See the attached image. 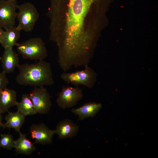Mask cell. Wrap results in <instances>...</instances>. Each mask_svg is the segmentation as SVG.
<instances>
[{
    "label": "cell",
    "instance_id": "cell-22",
    "mask_svg": "<svg viewBox=\"0 0 158 158\" xmlns=\"http://www.w3.org/2000/svg\"><path fill=\"white\" fill-rule=\"evenodd\" d=\"M1 56H0V61H1Z\"/></svg>",
    "mask_w": 158,
    "mask_h": 158
},
{
    "label": "cell",
    "instance_id": "cell-20",
    "mask_svg": "<svg viewBox=\"0 0 158 158\" xmlns=\"http://www.w3.org/2000/svg\"><path fill=\"white\" fill-rule=\"evenodd\" d=\"M4 31V30L3 29V28L0 26V43L2 35Z\"/></svg>",
    "mask_w": 158,
    "mask_h": 158
},
{
    "label": "cell",
    "instance_id": "cell-3",
    "mask_svg": "<svg viewBox=\"0 0 158 158\" xmlns=\"http://www.w3.org/2000/svg\"><path fill=\"white\" fill-rule=\"evenodd\" d=\"M15 46L24 59L44 60L48 56L45 44L40 37L32 38L21 43L17 42Z\"/></svg>",
    "mask_w": 158,
    "mask_h": 158
},
{
    "label": "cell",
    "instance_id": "cell-5",
    "mask_svg": "<svg viewBox=\"0 0 158 158\" xmlns=\"http://www.w3.org/2000/svg\"><path fill=\"white\" fill-rule=\"evenodd\" d=\"M61 78L64 82L76 86L82 85L88 88H92L96 80L97 75L87 65L83 70L73 73L63 72Z\"/></svg>",
    "mask_w": 158,
    "mask_h": 158
},
{
    "label": "cell",
    "instance_id": "cell-14",
    "mask_svg": "<svg viewBox=\"0 0 158 158\" xmlns=\"http://www.w3.org/2000/svg\"><path fill=\"white\" fill-rule=\"evenodd\" d=\"M7 112L5 117L6 122L3 123L2 127L4 128H13L19 133L21 132L20 129L25 122V116L17 111L15 112L8 111Z\"/></svg>",
    "mask_w": 158,
    "mask_h": 158
},
{
    "label": "cell",
    "instance_id": "cell-4",
    "mask_svg": "<svg viewBox=\"0 0 158 158\" xmlns=\"http://www.w3.org/2000/svg\"><path fill=\"white\" fill-rule=\"evenodd\" d=\"M18 9L17 28L26 32L32 31L39 17L37 8L32 4L26 2L18 5Z\"/></svg>",
    "mask_w": 158,
    "mask_h": 158
},
{
    "label": "cell",
    "instance_id": "cell-13",
    "mask_svg": "<svg viewBox=\"0 0 158 158\" xmlns=\"http://www.w3.org/2000/svg\"><path fill=\"white\" fill-rule=\"evenodd\" d=\"M20 31L17 27L14 26L4 31L0 44L4 49L13 48L16 45L20 37Z\"/></svg>",
    "mask_w": 158,
    "mask_h": 158
},
{
    "label": "cell",
    "instance_id": "cell-21",
    "mask_svg": "<svg viewBox=\"0 0 158 158\" xmlns=\"http://www.w3.org/2000/svg\"><path fill=\"white\" fill-rule=\"evenodd\" d=\"M2 114L0 112V128L2 127L3 123L2 122Z\"/></svg>",
    "mask_w": 158,
    "mask_h": 158
},
{
    "label": "cell",
    "instance_id": "cell-2",
    "mask_svg": "<svg viewBox=\"0 0 158 158\" xmlns=\"http://www.w3.org/2000/svg\"><path fill=\"white\" fill-rule=\"evenodd\" d=\"M18 68L19 73L15 80L19 85L37 87L51 86L54 83L51 65L44 60L35 63L19 65Z\"/></svg>",
    "mask_w": 158,
    "mask_h": 158
},
{
    "label": "cell",
    "instance_id": "cell-18",
    "mask_svg": "<svg viewBox=\"0 0 158 158\" xmlns=\"http://www.w3.org/2000/svg\"><path fill=\"white\" fill-rule=\"evenodd\" d=\"M0 148L8 150H11L14 148V140L11 134H1L0 135Z\"/></svg>",
    "mask_w": 158,
    "mask_h": 158
},
{
    "label": "cell",
    "instance_id": "cell-10",
    "mask_svg": "<svg viewBox=\"0 0 158 158\" xmlns=\"http://www.w3.org/2000/svg\"><path fill=\"white\" fill-rule=\"evenodd\" d=\"M1 61L3 71L6 73L13 72L20 65L18 54L13 48L4 49Z\"/></svg>",
    "mask_w": 158,
    "mask_h": 158
},
{
    "label": "cell",
    "instance_id": "cell-12",
    "mask_svg": "<svg viewBox=\"0 0 158 158\" xmlns=\"http://www.w3.org/2000/svg\"><path fill=\"white\" fill-rule=\"evenodd\" d=\"M79 129L78 126L71 120L66 119L60 122L55 130L60 139L71 138L76 135Z\"/></svg>",
    "mask_w": 158,
    "mask_h": 158
},
{
    "label": "cell",
    "instance_id": "cell-15",
    "mask_svg": "<svg viewBox=\"0 0 158 158\" xmlns=\"http://www.w3.org/2000/svg\"><path fill=\"white\" fill-rule=\"evenodd\" d=\"M19 137L14 141V148L17 153L29 155L36 150L34 143H32L25 134L19 133Z\"/></svg>",
    "mask_w": 158,
    "mask_h": 158
},
{
    "label": "cell",
    "instance_id": "cell-16",
    "mask_svg": "<svg viewBox=\"0 0 158 158\" xmlns=\"http://www.w3.org/2000/svg\"><path fill=\"white\" fill-rule=\"evenodd\" d=\"M100 103L89 102L76 109H73L72 112L83 120L86 118L94 116L101 108Z\"/></svg>",
    "mask_w": 158,
    "mask_h": 158
},
{
    "label": "cell",
    "instance_id": "cell-11",
    "mask_svg": "<svg viewBox=\"0 0 158 158\" xmlns=\"http://www.w3.org/2000/svg\"><path fill=\"white\" fill-rule=\"evenodd\" d=\"M17 93L16 91L7 87L0 91V112L4 113L12 107L16 105Z\"/></svg>",
    "mask_w": 158,
    "mask_h": 158
},
{
    "label": "cell",
    "instance_id": "cell-19",
    "mask_svg": "<svg viewBox=\"0 0 158 158\" xmlns=\"http://www.w3.org/2000/svg\"><path fill=\"white\" fill-rule=\"evenodd\" d=\"M6 74L3 71L0 72V91L6 88L9 83V81Z\"/></svg>",
    "mask_w": 158,
    "mask_h": 158
},
{
    "label": "cell",
    "instance_id": "cell-9",
    "mask_svg": "<svg viewBox=\"0 0 158 158\" xmlns=\"http://www.w3.org/2000/svg\"><path fill=\"white\" fill-rule=\"evenodd\" d=\"M30 131L31 137L35 139L34 144H51L52 142L53 136L55 133V130L50 129L43 123L32 124L30 127Z\"/></svg>",
    "mask_w": 158,
    "mask_h": 158
},
{
    "label": "cell",
    "instance_id": "cell-7",
    "mask_svg": "<svg viewBox=\"0 0 158 158\" xmlns=\"http://www.w3.org/2000/svg\"><path fill=\"white\" fill-rule=\"evenodd\" d=\"M29 95L37 113L43 114L49 112L51 102L50 96L45 87H35Z\"/></svg>",
    "mask_w": 158,
    "mask_h": 158
},
{
    "label": "cell",
    "instance_id": "cell-6",
    "mask_svg": "<svg viewBox=\"0 0 158 158\" xmlns=\"http://www.w3.org/2000/svg\"><path fill=\"white\" fill-rule=\"evenodd\" d=\"M18 5L16 0H0V26L5 30L14 26Z\"/></svg>",
    "mask_w": 158,
    "mask_h": 158
},
{
    "label": "cell",
    "instance_id": "cell-23",
    "mask_svg": "<svg viewBox=\"0 0 158 158\" xmlns=\"http://www.w3.org/2000/svg\"></svg>",
    "mask_w": 158,
    "mask_h": 158
},
{
    "label": "cell",
    "instance_id": "cell-17",
    "mask_svg": "<svg viewBox=\"0 0 158 158\" xmlns=\"http://www.w3.org/2000/svg\"><path fill=\"white\" fill-rule=\"evenodd\" d=\"M17 111L26 116L37 114L29 95L23 94L20 102L16 105Z\"/></svg>",
    "mask_w": 158,
    "mask_h": 158
},
{
    "label": "cell",
    "instance_id": "cell-1",
    "mask_svg": "<svg viewBox=\"0 0 158 158\" xmlns=\"http://www.w3.org/2000/svg\"><path fill=\"white\" fill-rule=\"evenodd\" d=\"M100 0H53L47 15L49 39L58 47L59 63L67 68L88 65L94 46L90 16Z\"/></svg>",
    "mask_w": 158,
    "mask_h": 158
},
{
    "label": "cell",
    "instance_id": "cell-8",
    "mask_svg": "<svg viewBox=\"0 0 158 158\" xmlns=\"http://www.w3.org/2000/svg\"><path fill=\"white\" fill-rule=\"evenodd\" d=\"M83 96L82 90L78 86H63L56 102L59 106L65 109L75 105Z\"/></svg>",
    "mask_w": 158,
    "mask_h": 158
}]
</instances>
